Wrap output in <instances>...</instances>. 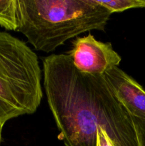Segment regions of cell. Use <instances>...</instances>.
I'll list each match as a JSON object with an SVG mask.
<instances>
[{
  "instance_id": "obj_5",
  "label": "cell",
  "mask_w": 145,
  "mask_h": 146,
  "mask_svg": "<svg viewBox=\"0 0 145 146\" xmlns=\"http://www.w3.org/2000/svg\"><path fill=\"white\" fill-rule=\"evenodd\" d=\"M102 76L129 115L145 120V91L142 86L119 66L108 70Z\"/></svg>"
},
{
  "instance_id": "obj_3",
  "label": "cell",
  "mask_w": 145,
  "mask_h": 146,
  "mask_svg": "<svg viewBox=\"0 0 145 146\" xmlns=\"http://www.w3.org/2000/svg\"><path fill=\"white\" fill-rule=\"evenodd\" d=\"M37 55L24 41L0 31V123L37 111L43 98Z\"/></svg>"
},
{
  "instance_id": "obj_7",
  "label": "cell",
  "mask_w": 145,
  "mask_h": 146,
  "mask_svg": "<svg viewBox=\"0 0 145 146\" xmlns=\"http://www.w3.org/2000/svg\"><path fill=\"white\" fill-rule=\"evenodd\" d=\"M97 2L106 8L111 14L122 12L133 8H144L143 0H96Z\"/></svg>"
},
{
  "instance_id": "obj_4",
  "label": "cell",
  "mask_w": 145,
  "mask_h": 146,
  "mask_svg": "<svg viewBox=\"0 0 145 146\" xmlns=\"http://www.w3.org/2000/svg\"><path fill=\"white\" fill-rule=\"evenodd\" d=\"M67 55L80 72L93 76L103 75L122 61L110 42L98 41L91 34L73 40Z\"/></svg>"
},
{
  "instance_id": "obj_2",
  "label": "cell",
  "mask_w": 145,
  "mask_h": 146,
  "mask_svg": "<svg viewBox=\"0 0 145 146\" xmlns=\"http://www.w3.org/2000/svg\"><path fill=\"white\" fill-rule=\"evenodd\" d=\"M17 11L16 31L45 53L87 31H105L112 14L96 0H17Z\"/></svg>"
},
{
  "instance_id": "obj_11",
  "label": "cell",
  "mask_w": 145,
  "mask_h": 146,
  "mask_svg": "<svg viewBox=\"0 0 145 146\" xmlns=\"http://www.w3.org/2000/svg\"><path fill=\"white\" fill-rule=\"evenodd\" d=\"M144 1V8H145V0H143Z\"/></svg>"
},
{
  "instance_id": "obj_1",
  "label": "cell",
  "mask_w": 145,
  "mask_h": 146,
  "mask_svg": "<svg viewBox=\"0 0 145 146\" xmlns=\"http://www.w3.org/2000/svg\"><path fill=\"white\" fill-rule=\"evenodd\" d=\"M48 106L65 146H96L103 128L117 146H139L132 116L103 76L81 73L65 54L43 60Z\"/></svg>"
},
{
  "instance_id": "obj_6",
  "label": "cell",
  "mask_w": 145,
  "mask_h": 146,
  "mask_svg": "<svg viewBox=\"0 0 145 146\" xmlns=\"http://www.w3.org/2000/svg\"><path fill=\"white\" fill-rule=\"evenodd\" d=\"M0 26L7 30L17 31V0H0Z\"/></svg>"
},
{
  "instance_id": "obj_10",
  "label": "cell",
  "mask_w": 145,
  "mask_h": 146,
  "mask_svg": "<svg viewBox=\"0 0 145 146\" xmlns=\"http://www.w3.org/2000/svg\"><path fill=\"white\" fill-rule=\"evenodd\" d=\"M4 124L3 123H0V146H1V138H2V130H3V128H4Z\"/></svg>"
},
{
  "instance_id": "obj_8",
  "label": "cell",
  "mask_w": 145,
  "mask_h": 146,
  "mask_svg": "<svg viewBox=\"0 0 145 146\" xmlns=\"http://www.w3.org/2000/svg\"><path fill=\"white\" fill-rule=\"evenodd\" d=\"M132 116V115H131ZM139 146H145V120L132 116Z\"/></svg>"
},
{
  "instance_id": "obj_9",
  "label": "cell",
  "mask_w": 145,
  "mask_h": 146,
  "mask_svg": "<svg viewBox=\"0 0 145 146\" xmlns=\"http://www.w3.org/2000/svg\"><path fill=\"white\" fill-rule=\"evenodd\" d=\"M96 146H117L106 131L101 127L98 128Z\"/></svg>"
}]
</instances>
